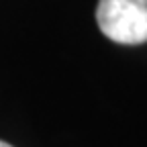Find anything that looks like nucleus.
Segmentation results:
<instances>
[{
	"instance_id": "nucleus-2",
	"label": "nucleus",
	"mask_w": 147,
	"mask_h": 147,
	"mask_svg": "<svg viewBox=\"0 0 147 147\" xmlns=\"http://www.w3.org/2000/svg\"><path fill=\"white\" fill-rule=\"evenodd\" d=\"M0 147H12V145H8V143H4V141H0Z\"/></svg>"
},
{
	"instance_id": "nucleus-3",
	"label": "nucleus",
	"mask_w": 147,
	"mask_h": 147,
	"mask_svg": "<svg viewBox=\"0 0 147 147\" xmlns=\"http://www.w3.org/2000/svg\"><path fill=\"white\" fill-rule=\"evenodd\" d=\"M141 2H143V4H147V0H141Z\"/></svg>"
},
{
	"instance_id": "nucleus-1",
	"label": "nucleus",
	"mask_w": 147,
	"mask_h": 147,
	"mask_svg": "<svg viewBox=\"0 0 147 147\" xmlns=\"http://www.w3.org/2000/svg\"><path fill=\"white\" fill-rule=\"evenodd\" d=\"M96 23L115 43L141 45L147 41V4L141 0H98Z\"/></svg>"
}]
</instances>
